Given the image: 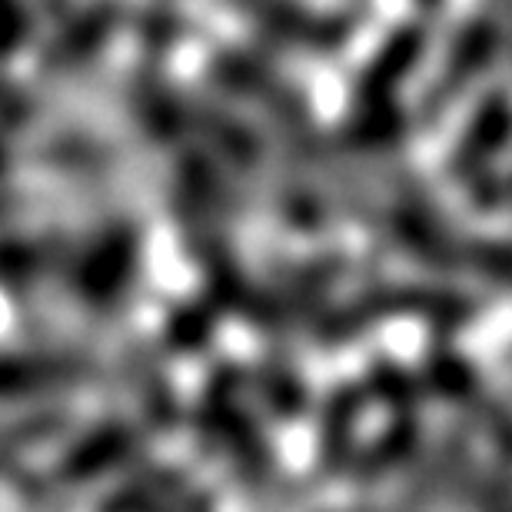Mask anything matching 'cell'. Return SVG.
<instances>
[{
    "label": "cell",
    "instance_id": "8992f818",
    "mask_svg": "<svg viewBox=\"0 0 512 512\" xmlns=\"http://www.w3.org/2000/svg\"><path fill=\"white\" fill-rule=\"evenodd\" d=\"M117 27V7L114 4H97L90 14H84L77 24L67 27V34L54 40V47L47 50V60H44V70L50 77H64V74H74L94 60V54L100 47L107 44V37L114 34Z\"/></svg>",
    "mask_w": 512,
    "mask_h": 512
},
{
    "label": "cell",
    "instance_id": "30bf717a",
    "mask_svg": "<svg viewBox=\"0 0 512 512\" xmlns=\"http://www.w3.org/2000/svg\"><path fill=\"white\" fill-rule=\"evenodd\" d=\"M7 170H10V153H7V143L0 140V177H4Z\"/></svg>",
    "mask_w": 512,
    "mask_h": 512
},
{
    "label": "cell",
    "instance_id": "6da1fadb",
    "mask_svg": "<svg viewBox=\"0 0 512 512\" xmlns=\"http://www.w3.org/2000/svg\"><path fill=\"white\" fill-rule=\"evenodd\" d=\"M429 316V320H459L463 303L453 296L419 290V286H373L360 293L356 300L343 303L340 310L323 316L316 323V340L326 346H343L350 340H360L366 330H373L383 316Z\"/></svg>",
    "mask_w": 512,
    "mask_h": 512
},
{
    "label": "cell",
    "instance_id": "52a82bcc",
    "mask_svg": "<svg viewBox=\"0 0 512 512\" xmlns=\"http://www.w3.org/2000/svg\"><path fill=\"white\" fill-rule=\"evenodd\" d=\"M60 240H7L0 243V286L4 290H27L37 286L60 263Z\"/></svg>",
    "mask_w": 512,
    "mask_h": 512
},
{
    "label": "cell",
    "instance_id": "9c48e42d",
    "mask_svg": "<svg viewBox=\"0 0 512 512\" xmlns=\"http://www.w3.org/2000/svg\"><path fill=\"white\" fill-rule=\"evenodd\" d=\"M360 416V399L350 389H340L330 399V413H326V433H323V453L326 459H340L346 453V439L353 436V423Z\"/></svg>",
    "mask_w": 512,
    "mask_h": 512
},
{
    "label": "cell",
    "instance_id": "277c9868",
    "mask_svg": "<svg viewBox=\"0 0 512 512\" xmlns=\"http://www.w3.org/2000/svg\"><path fill=\"white\" fill-rule=\"evenodd\" d=\"M340 270H343L340 256H320V260H310L296 273L276 280L270 290L250 293V300L243 310H247L256 330L280 333L286 326H293V320H300V316L310 310L336 280H340Z\"/></svg>",
    "mask_w": 512,
    "mask_h": 512
},
{
    "label": "cell",
    "instance_id": "5b68a950",
    "mask_svg": "<svg viewBox=\"0 0 512 512\" xmlns=\"http://www.w3.org/2000/svg\"><path fill=\"white\" fill-rule=\"evenodd\" d=\"M94 366L80 356H44L10 353L0 356V396H27L90 380Z\"/></svg>",
    "mask_w": 512,
    "mask_h": 512
},
{
    "label": "cell",
    "instance_id": "3957f363",
    "mask_svg": "<svg viewBox=\"0 0 512 512\" xmlns=\"http://www.w3.org/2000/svg\"><path fill=\"white\" fill-rule=\"evenodd\" d=\"M227 4L247 14L266 34L310 54H333L350 37V24L343 17L310 10L303 0H227Z\"/></svg>",
    "mask_w": 512,
    "mask_h": 512
},
{
    "label": "cell",
    "instance_id": "7a4b0ae2",
    "mask_svg": "<svg viewBox=\"0 0 512 512\" xmlns=\"http://www.w3.org/2000/svg\"><path fill=\"white\" fill-rule=\"evenodd\" d=\"M140 233L130 220H117L90 243L74 270L77 300L94 313H114L127 300L137 276Z\"/></svg>",
    "mask_w": 512,
    "mask_h": 512
},
{
    "label": "cell",
    "instance_id": "ba28073f",
    "mask_svg": "<svg viewBox=\"0 0 512 512\" xmlns=\"http://www.w3.org/2000/svg\"><path fill=\"white\" fill-rule=\"evenodd\" d=\"M217 310H213L210 303H187L180 306V310H173L170 323H167V343L173 350L180 353H193L200 350V346L210 343L213 336V320H217Z\"/></svg>",
    "mask_w": 512,
    "mask_h": 512
}]
</instances>
